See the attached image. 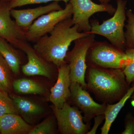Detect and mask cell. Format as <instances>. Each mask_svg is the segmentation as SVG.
<instances>
[{"instance_id": "cell-1", "label": "cell", "mask_w": 134, "mask_h": 134, "mask_svg": "<svg viewBox=\"0 0 134 134\" xmlns=\"http://www.w3.org/2000/svg\"><path fill=\"white\" fill-rule=\"evenodd\" d=\"M79 26L72 24V17L59 22L50 32L35 42L33 47L45 60L60 67L66 63L65 58L73 41L89 36L87 32H80Z\"/></svg>"}, {"instance_id": "cell-2", "label": "cell", "mask_w": 134, "mask_h": 134, "mask_svg": "<svg viewBox=\"0 0 134 134\" xmlns=\"http://www.w3.org/2000/svg\"><path fill=\"white\" fill-rule=\"evenodd\" d=\"M87 70L86 89L103 103L118 102L130 88L123 69L88 66Z\"/></svg>"}, {"instance_id": "cell-3", "label": "cell", "mask_w": 134, "mask_h": 134, "mask_svg": "<svg viewBox=\"0 0 134 134\" xmlns=\"http://www.w3.org/2000/svg\"><path fill=\"white\" fill-rule=\"evenodd\" d=\"M117 8L113 16L99 24L96 20L90 21L91 30L89 34L103 36L115 47L125 51L126 40L124 28L126 20V0H117Z\"/></svg>"}, {"instance_id": "cell-4", "label": "cell", "mask_w": 134, "mask_h": 134, "mask_svg": "<svg viewBox=\"0 0 134 134\" xmlns=\"http://www.w3.org/2000/svg\"><path fill=\"white\" fill-rule=\"evenodd\" d=\"M130 62L125 51L106 41L95 40L86 55L87 66L101 68L123 69Z\"/></svg>"}, {"instance_id": "cell-5", "label": "cell", "mask_w": 134, "mask_h": 134, "mask_svg": "<svg viewBox=\"0 0 134 134\" xmlns=\"http://www.w3.org/2000/svg\"><path fill=\"white\" fill-rule=\"evenodd\" d=\"M95 38V34H90L75 40L74 47L67 52L65 58V61L69 66L71 82L78 83L85 90L87 88L85 77L88 68L86 55Z\"/></svg>"}, {"instance_id": "cell-6", "label": "cell", "mask_w": 134, "mask_h": 134, "mask_svg": "<svg viewBox=\"0 0 134 134\" xmlns=\"http://www.w3.org/2000/svg\"><path fill=\"white\" fill-rule=\"evenodd\" d=\"M51 108L57 121L58 130L62 134H87L91 122L85 123L82 112L77 107L65 102L62 108Z\"/></svg>"}, {"instance_id": "cell-7", "label": "cell", "mask_w": 134, "mask_h": 134, "mask_svg": "<svg viewBox=\"0 0 134 134\" xmlns=\"http://www.w3.org/2000/svg\"><path fill=\"white\" fill-rule=\"evenodd\" d=\"M73 13L71 3H66L64 8L43 15L36 19L25 32L27 42H36L40 38L52 31L55 25L63 20L72 17Z\"/></svg>"}, {"instance_id": "cell-8", "label": "cell", "mask_w": 134, "mask_h": 134, "mask_svg": "<svg viewBox=\"0 0 134 134\" xmlns=\"http://www.w3.org/2000/svg\"><path fill=\"white\" fill-rule=\"evenodd\" d=\"M72 7V24L79 26L78 31L88 33L91 30L90 18L94 14L106 12L113 15L116 8L108 3L97 4L91 0H70Z\"/></svg>"}, {"instance_id": "cell-9", "label": "cell", "mask_w": 134, "mask_h": 134, "mask_svg": "<svg viewBox=\"0 0 134 134\" xmlns=\"http://www.w3.org/2000/svg\"><path fill=\"white\" fill-rule=\"evenodd\" d=\"M70 98L72 103L83 114L85 123L91 122L94 117L104 114L107 104H98L95 102L88 92L81 85L71 82Z\"/></svg>"}, {"instance_id": "cell-10", "label": "cell", "mask_w": 134, "mask_h": 134, "mask_svg": "<svg viewBox=\"0 0 134 134\" xmlns=\"http://www.w3.org/2000/svg\"><path fill=\"white\" fill-rule=\"evenodd\" d=\"M9 2L4 1L0 2V37L19 48L27 41L24 31L11 19Z\"/></svg>"}, {"instance_id": "cell-11", "label": "cell", "mask_w": 134, "mask_h": 134, "mask_svg": "<svg viewBox=\"0 0 134 134\" xmlns=\"http://www.w3.org/2000/svg\"><path fill=\"white\" fill-rule=\"evenodd\" d=\"M27 55L28 62L22 67V70L28 76H41L52 79L54 74L53 64L47 62L39 54L27 41L19 47Z\"/></svg>"}, {"instance_id": "cell-12", "label": "cell", "mask_w": 134, "mask_h": 134, "mask_svg": "<svg viewBox=\"0 0 134 134\" xmlns=\"http://www.w3.org/2000/svg\"><path fill=\"white\" fill-rule=\"evenodd\" d=\"M70 68L66 62L58 68L57 82L50 90L49 100L56 108H62L70 96Z\"/></svg>"}, {"instance_id": "cell-13", "label": "cell", "mask_w": 134, "mask_h": 134, "mask_svg": "<svg viewBox=\"0 0 134 134\" xmlns=\"http://www.w3.org/2000/svg\"><path fill=\"white\" fill-rule=\"evenodd\" d=\"M62 9L59 2H53L46 6L34 8L20 10L12 9L10 14L18 26L25 31L37 18L52 11Z\"/></svg>"}, {"instance_id": "cell-14", "label": "cell", "mask_w": 134, "mask_h": 134, "mask_svg": "<svg viewBox=\"0 0 134 134\" xmlns=\"http://www.w3.org/2000/svg\"><path fill=\"white\" fill-rule=\"evenodd\" d=\"M10 96L14 101L19 114L30 124L35 122L44 113L43 107L31 99L17 95Z\"/></svg>"}, {"instance_id": "cell-15", "label": "cell", "mask_w": 134, "mask_h": 134, "mask_svg": "<svg viewBox=\"0 0 134 134\" xmlns=\"http://www.w3.org/2000/svg\"><path fill=\"white\" fill-rule=\"evenodd\" d=\"M19 114H8L0 117L2 134H29L33 127Z\"/></svg>"}, {"instance_id": "cell-16", "label": "cell", "mask_w": 134, "mask_h": 134, "mask_svg": "<svg viewBox=\"0 0 134 134\" xmlns=\"http://www.w3.org/2000/svg\"><path fill=\"white\" fill-rule=\"evenodd\" d=\"M134 92V85L130 87L128 91L121 99L114 104H107L105 111L104 124L101 128V134H108L111 126L117 115L125 105L128 99L130 98Z\"/></svg>"}, {"instance_id": "cell-17", "label": "cell", "mask_w": 134, "mask_h": 134, "mask_svg": "<svg viewBox=\"0 0 134 134\" xmlns=\"http://www.w3.org/2000/svg\"><path fill=\"white\" fill-rule=\"evenodd\" d=\"M8 42L0 37V54L9 65L13 74L18 75L20 72L21 58L18 51Z\"/></svg>"}, {"instance_id": "cell-18", "label": "cell", "mask_w": 134, "mask_h": 134, "mask_svg": "<svg viewBox=\"0 0 134 134\" xmlns=\"http://www.w3.org/2000/svg\"><path fill=\"white\" fill-rule=\"evenodd\" d=\"M12 87L17 93L44 95L46 93L45 88L37 82L26 78L16 79L13 82Z\"/></svg>"}, {"instance_id": "cell-19", "label": "cell", "mask_w": 134, "mask_h": 134, "mask_svg": "<svg viewBox=\"0 0 134 134\" xmlns=\"http://www.w3.org/2000/svg\"><path fill=\"white\" fill-rule=\"evenodd\" d=\"M12 73L9 65L0 54V91L8 93L13 88Z\"/></svg>"}, {"instance_id": "cell-20", "label": "cell", "mask_w": 134, "mask_h": 134, "mask_svg": "<svg viewBox=\"0 0 134 134\" xmlns=\"http://www.w3.org/2000/svg\"><path fill=\"white\" fill-rule=\"evenodd\" d=\"M57 121L55 116H50L33 127L29 134H54L57 132Z\"/></svg>"}, {"instance_id": "cell-21", "label": "cell", "mask_w": 134, "mask_h": 134, "mask_svg": "<svg viewBox=\"0 0 134 134\" xmlns=\"http://www.w3.org/2000/svg\"><path fill=\"white\" fill-rule=\"evenodd\" d=\"M127 23L125 25L126 47V48H134V13L131 9L126 10Z\"/></svg>"}, {"instance_id": "cell-22", "label": "cell", "mask_w": 134, "mask_h": 134, "mask_svg": "<svg viewBox=\"0 0 134 134\" xmlns=\"http://www.w3.org/2000/svg\"><path fill=\"white\" fill-rule=\"evenodd\" d=\"M8 114H19L10 96L7 92L0 91V117Z\"/></svg>"}, {"instance_id": "cell-23", "label": "cell", "mask_w": 134, "mask_h": 134, "mask_svg": "<svg viewBox=\"0 0 134 134\" xmlns=\"http://www.w3.org/2000/svg\"><path fill=\"white\" fill-rule=\"evenodd\" d=\"M125 52L130 60V62L123 69V71L127 83L130 85L134 82V48H126Z\"/></svg>"}, {"instance_id": "cell-24", "label": "cell", "mask_w": 134, "mask_h": 134, "mask_svg": "<svg viewBox=\"0 0 134 134\" xmlns=\"http://www.w3.org/2000/svg\"><path fill=\"white\" fill-rule=\"evenodd\" d=\"M69 1L70 0H10L9 4L10 7L12 9L24 5L46 3L50 2L63 1L66 4L69 2Z\"/></svg>"}, {"instance_id": "cell-25", "label": "cell", "mask_w": 134, "mask_h": 134, "mask_svg": "<svg viewBox=\"0 0 134 134\" xmlns=\"http://www.w3.org/2000/svg\"><path fill=\"white\" fill-rule=\"evenodd\" d=\"M121 134H134V116L131 113H128L125 116V130Z\"/></svg>"}, {"instance_id": "cell-26", "label": "cell", "mask_w": 134, "mask_h": 134, "mask_svg": "<svg viewBox=\"0 0 134 134\" xmlns=\"http://www.w3.org/2000/svg\"><path fill=\"white\" fill-rule=\"evenodd\" d=\"M94 124L91 129L88 132L87 134H95L96 133L99 126L105 119L104 114H100L94 117Z\"/></svg>"}, {"instance_id": "cell-27", "label": "cell", "mask_w": 134, "mask_h": 134, "mask_svg": "<svg viewBox=\"0 0 134 134\" xmlns=\"http://www.w3.org/2000/svg\"><path fill=\"white\" fill-rule=\"evenodd\" d=\"M130 98H131V104H132V105L134 107V92L131 96Z\"/></svg>"}, {"instance_id": "cell-28", "label": "cell", "mask_w": 134, "mask_h": 134, "mask_svg": "<svg viewBox=\"0 0 134 134\" xmlns=\"http://www.w3.org/2000/svg\"><path fill=\"white\" fill-rule=\"evenodd\" d=\"M101 3H108L111 0H98Z\"/></svg>"}, {"instance_id": "cell-29", "label": "cell", "mask_w": 134, "mask_h": 134, "mask_svg": "<svg viewBox=\"0 0 134 134\" xmlns=\"http://www.w3.org/2000/svg\"><path fill=\"white\" fill-rule=\"evenodd\" d=\"M1 1H10V0H1Z\"/></svg>"}, {"instance_id": "cell-30", "label": "cell", "mask_w": 134, "mask_h": 134, "mask_svg": "<svg viewBox=\"0 0 134 134\" xmlns=\"http://www.w3.org/2000/svg\"><path fill=\"white\" fill-rule=\"evenodd\" d=\"M0 134H1V129H0Z\"/></svg>"}, {"instance_id": "cell-31", "label": "cell", "mask_w": 134, "mask_h": 134, "mask_svg": "<svg viewBox=\"0 0 134 134\" xmlns=\"http://www.w3.org/2000/svg\"><path fill=\"white\" fill-rule=\"evenodd\" d=\"M1 0H0V2H1Z\"/></svg>"}]
</instances>
